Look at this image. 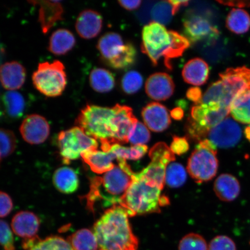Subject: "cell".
Returning a JSON list of instances; mask_svg holds the SVG:
<instances>
[{
  "mask_svg": "<svg viewBox=\"0 0 250 250\" xmlns=\"http://www.w3.org/2000/svg\"><path fill=\"white\" fill-rule=\"evenodd\" d=\"M138 122L128 106L116 104L112 108L87 104L78 115L76 124L87 136L101 143L103 151L114 145L129 142V136Z\"/></svg>",
  "mask_w": 250,
  "mask_h": 250,
  "instance_id": "obj_1",
  "label": "cell"
},
{
  "mask_svg": "<svg viewBox=\"0 0 250 250\" xmlns=\"http://www.w3.org/2000/svg\"><path fill=\"white\" fill-rule=\"evenodd\" d=\"M118 165L102 177H95L90 181L89 191L83 197L86 208L92 212L96 208L120 206L132 184L134 174L126 160L118 159Z\"/></svg>",
  "mask_w": 250,
  "mask_h": 250,
  "instance_id": "obj_2",
  "label": "cell"
},
{
  "mask_svg": "<svg viewBox=\"0 0 250 250\" xmlns=\"http://www.w3.org/2000/svg\"><path fill=\"white\" fill-rule=\"evenodd\" d=\"M129 217L119 205L105 211L93 226L99 250H138L139 239L133 232Z\"/></svg>",
  "mask_w": 250,
  "mask_h": 250,
  "instance_id": "obj_3",
  "label": "cell"
},
{
  "mask_svg": "<svg viewBox=\"0 0 250 250\" xmlns=\"http://www.w3.org/2000/svg\"><path fill=\"white\" fill-rule=\"evenodd\" d=\"M190 44L186 37L154 21L143 28L142 51L154 65L163 58L165 66L171 70V60L182 56Z\"/></svg>",
  "mask_w": 250,
  "mask_h": 250,
  "instance_id": "obj_4",
  "label": "cell"
},
{
  "mask_svg": "<svg viewBox=\"0 0 250 250\" xmlns=\"http://www.w3.org/2000/svg\"><path fill=\"white\" fill-rule=\"evenodd\" d=\"M161 189L155 184L134 174L121 206L129 217L161 211V206L169 203L167 197L161 196Z\"/></svg>",
  "mask_w": 250,
  "mask_h": 250,
  "instance_id": "obj_5",
  "label": "cell"
},
{
  "mask_svg": "<svg viewBox=\"0 0 250 250\" xmlns=\"http://www.w3.org/2000/svg\"><path fill=\"white\" fill-rule=\"evenodd\" d=\"M97 48L106 64L117 70L126 69L136 61L135 47L125 42L123 37L115 33H108L99 39Z\"/></svg>",
  "mask_w": 250,
  "mask_h": 250,
  "instance_id": "obj_6",
  "label": "cell"
},
{
  "mask_svg": "<svg viewBox=\"0 0 250 250\" xmlns=\"http://www.w3.org/2000/svg\"><path fill=\"white\" fill-rule=\"evenodd\" d=\"M230 110V108L219 104H195L191 109L188 121V133L193 139L201 142L212 128L227 118Z\"/></svg>",
  "mask_w": 250,
  "mask_h": 250,
  "instance_id": "obj_7",
  "label": "cell"
},
{
  "mask_svg": "<svg viewBox=\"0 0 250 250\" xmlns=\"http://www.w3.org/2000/svg\"><path fill=\"white\" fill-rule=\"evenodd\" d=\"M217 147L208 139L199 142L188 162L187 170L196 183L211 180L218 168Z\"/></svg>",
  "mask_w": 250,
  "mask_h": 250,
  "instance_id": "obj_8",
  "label": "cell"
},
{
  "mask_svg": "<svg viewBox=\"0 0 250 250\" xmlns=\"http://www.w3.org/2000/svg\"><path fill=\"white\" fill-rule=\"evenodd\" d=\"M34 87L42 95L49 98L61 96L67 83L63 64L59 61L41 62L32 76Z\"/></svg>",
  "mask_w": 250,
  "mask_h": 250,
  "instance_id": "obj_9",
  "label": "cell"
},
{
  "mask_svg": "<svg viewBox=\"0 0 250 250\" xmlns=\"http://www.w3.org/2000/svg\"><path fill=\"white\" fill-rule=\"evenodd\" d=\"M57 143L59 154L65 165L79 159L84 152L98 147V141L87 136L78 126L62 131L58 134Z\"/></svg>",
  "mask_w": 250,
  "mask_h": 250,
  "instance_id": "obj_10",
  "label": "cell"
},
{
  "mask_svg": "<svg viewBox=\"0 0 250 250\" xmlns=\"http://www.w3.org/2000/svg\"><path fill=\"white\" fill-rule=\"evenodd\" d=\"M151 163L137 173L149 182L155 184L161 190L165 184L166 170L168 165L176 159L173 152L165 143H158L149 152Z\"/></svg>",
  "mask_w": 250,
  "mask_h": 250,
  "instance_id": "obj_11",
  "label": "cell"
},
{
  "mask_svg": "<svg viewBox=\"0 0 250 250\" xmlns=\"http://www.w3.org/2000/svg\"><path fill=\"white\" fill-rule=\"evenodd\" d=\"M184 33L190 43L205 42L206 44L212 45L216 41L220 31L211 23L204 14L194 11H189L184 19Z\"/></svg>",
  "mask_w": 250,
  "mask_h": 250,
  "instance_id": "obj_12",
  "label": "cell"
},
{
  "mask_svg": "<svg viewBox=\"0 0 250 250\" xmlns=\"http://www.w3.org/2000/svg\"><path fill=\"white\" fill-rule=\"evenodd\" d=\"M225 92L224 105L230 109L234 99L240 94L250 92V68H230L220 74Z\"/></svg>",
  "mask_w": 250,
  "mask_h": 250,
  "instance_id": "obj_13",
  "label": "cell"
},
{
  "mask_svg": "<svg viewBox=\"0 0 250 250\" xmlns=\"http://www.w3.org/2000/svg\"><path fill=\"white\" fill-rule=\"evenodd\" d=\"M208 140L216 147H233L241 140L242 132L239 125L232 118H227L212 128L208 134Z\"/></svg>",
  "mask_w": 250,
  "mask_h": 250,
  "instance_id": "obj_14",
  "label": "cell"
},
{
  "mask_svg": "<svg viewBox=\"0 0 250 250\" xmlns=\"http://www.w3.org/2000/svg\"><path fill=\"white\" fill-rule=\"evenodd\" d=\"M21 137L30 145H40L48 139L50 126L46 119L38 114H31L24 119L20 126Z\"/></svg>",
  "mask_w": 250,
  "mask_h": 250,
  "instance_id": "obj_15",
  "label": "cell"
},
{
  "mask_svg": "<svg viewBox=\"0 0 250 250\" xmlns=\"http://www.w3.org/2000/svg\"><path fill=\"white\" fill-rule=\"evenodd\" d=\"M29 107V102L23 94L8 91L0 95V120L12 121L22 117Z\"/></svg>",
  "mask_w": 250,
  "mask_h": 250,
  "instance_id": "obj_16",
  "label": "cell"
},
{
  "mask_svg": "<svg viewBox=\"0 0 250 250\" xmlns=\"http://www.w3.org/2000/svg\"><path fill=\"white\" fill-rule=\"evenodd\" d=\"M145 88L150 98L156 101H164L173 95L175 85L169 75L157 73L149 77L146 81Z\"/></svg>",
  "mask_w": 250,
  "mask_h": 250,
  "instance_id": "obj_17",
  "label": "cell"
},
{
  "mask_svg": "<svg viewBox=\"0 0 250 250\" xmlns=\"http://www.w3.org/2000/svg\"><path fill=\"white\" fill-rule=\"evenodd\" d=\"M142 115L146 127L153 132H163L171 124L167 109L161 103H149L143 108Z\"/></svg>",
  "mask_w": 250,
  "mask_h": 250,
  "instance_id": "obj_18",
  "label": "cell"
},
{
  "mask_svg": "<svg viewBox=\"0 0 250 250\" xmlns=\"http://www.w3.org/2000/svg\"><path fill=\"white\" fill-rule=\"evenodd\" d=\"M103 18L98 12L86 9L78 15L76 29L78 35L83 39L95 38L101 32Z\"/></svg>",
  "mask_w": 250,
  "mask_h": 250,
  "instance_id": "obj_19",
  "label": "cell"
},
{
  "mask_svg": "<svg viewBox=\"0 0 250 250\" xmlns=\"http://www.w3.org/2000/svg\"><path fill=\"white\" fill-rule=\"evenodd\" d=\"M29 2L39 6V21L43 33H48L56 22L62 20L64 10L62 1H31Z\"/></svg>",
  "mask_w": 250,
  "mask_h": 250,
  "instance_id": "obj_20",
  "label": "cell"
},
{
  "mask_svg": "<svg viewBox=\"0 0 250 250\" xmlns=\"http://www.w3.org/2000/svg\"><path fill=\"white\" fill-rule=\"evenodd\" d=\"M26 69L18 62H7L0 66V83L6 90L20 89L26 81Z\"/></svg>",
  "mask_w": 250,
  "mask_h": 250,
  "instance_id": "obj_21",
  "label": "cell"
},
{
  "mask_svg": "<svg viewBox=\"0 0 250 250\" xmlns=\"http://www.w3.org/2000/svg\"><path fill=\"white\" fill-rule=\"evenodd\" d=\"M11 227L17 236L24 239H31L37 236L40 227V220L32 212L20 211L12 218Z\"/></svg>",
  "mask_w": 250,
  "mask_h": 250,
  "instance_id": "obj_22",
  "label": "cell"
},
{
  "mask_svg": "<svg viewBox=\"0 0 250 250\" xmlns=\"http://www.w3.org/2000/svg\"><path fill=\"white\" fill-rule=\"evenodd\" d=\"M81 158L93 172L104 174L113 169L116 156L111 151L104 152L97 149L88 150L81 155Z\"/></svg>",
  "mask_w": 250,
  "mask_h": 250,
  "instance_id": "obj_23",
  "label": "cell"
},
{
  "mask_svg": "<svg viewBox=\"0 0 250 250\" xmlns=\"http://www.w3.org/2000/svg\"><path fill=\"white\" fill-rule=\"evenodd\" d=\"M210 70L208 65L201 58L191 59L184 65L182 76L185 82L195 86H201L207 82Z\"/></svg>",
  "mask_w": 250,
  "mask_h": 250,
  "instance_id": "obj_24",
  "label": "cell"
},
{
  "mask_svg": "<svg viewBox=\"0 0 250 250\" xmlns=\"http://www.w3.org/2000/svg\"><path fill=\"white\" fill-rule=\"evenodd\" d=\"M214 190L221 201L231 202L239 195L240 186L235 177L229 174H223L215 180Z\"/></svg>",
  "mask_w": 250,
  "mask_h": 250,
  "instance_id": "obj_25",
  "label": "cell"
},
{
  "mask_svg": "<svg viewBox=\"0 0 250 250\" xmlns=\"http://www.w3.org/2000/svg\"><path fill=\"white\" fill-rule=\"evenodd\" d=\"M53 183L56 189L64 194H71L79 187V179L73 168L62 167L55 171Z\"/></svg>",
  "mask_w": 250,
  "mask_h": 250,
  "instance_id": "obj_26",
  "label": "cell"
},
{
  "mask_svg": "<svg viewBox=\"0 0 250 250\" xmlns=\"http://www.w3.org/2000/svg\"><path fill=\"white\" fill-rule=\"evenodd\" d=\"M76 43V39L71 31L65 29L56 30L50 37L48 50L52 54L61 56L71 51Z\"/></svg>",
  "mask_w": 250,
  "mask_h": 250,
  "instance_id": "obj_27",
  "label": "cell"
},
{
  "mask_svg": "<svg viewBox=\"0 0 250 250\" xmlns=\"http://www.w3.org/2000/svg\"><path fill=\"white\" fill-rule=\"evenodd\" d=\"M23 248L25 250H74L67 240L58 236H52L44 239L39 236L24 239Z\"/></svg>",
  "mask_w": 250,
  "mask_h": 250,
  "instance_id": "obj_28",
  "label": "cell"
},
{
  "mask_svg": "<svg viewBox=\"0 0 250 250\" xmlns=\"http://www.w3.org/2000/svg\"><path fill=\"white\" fill-rule=\"evenodd\" d=\"M89 83L94 90L99 93H107L114 89L115 78L110 71L102 68L93 69L89 76Z\"/></svg>",
  "mask_w": 250,
  "mask_h": 250,
  "instance_id": "obj_29",
  "label": "cell"
},
{
  "mask_svg": "<svg viewBox=\"0 0 250 250\" xmlns=\"http://www.w3.org/2000/svg\"><path fill=\"white\" fill-rule=\"evenodd\" d=\"M226 26L234 34H245L250 30V16L243 9L233 8L227 16Z\"/></svg>",
  "mask_w": 250,
  "mask_h": 250,
  "instance_id": "obj_30",
  "label": "cell"
},
{
  "mask_svg": "<svg viewBox=\"0 0 250 250\" xmlns=\"http://www.w3.org/2000/svg\"><path fill=\"white\" fill-rule=\"evenodd\" d=\"M67 242L74 250H98L95 234L87 229L78 230L68 237Z\"/></svg>",
  "mask_w": 250,
  "mask_h": 250,
  "instance_id": "obj_31",
  "label": "cell"
},
{
  "mask_svg": "<svg viewBox=\"0 0 250 250\" xmlns=\"http://www.w3.org/2000/svg\"><path fill=\"white\" fill-rule=\"evenodd\" d=\"M230 112L234 120L239 123L250 124V92L236 96L231 104Z\"/></svg>",
  "mask_w": 250,
  "mask_h": 250,
  "instance_id": "obj_32",
  "label": "cell"
},
{
  "mask_svg": "<svg viewBox=\"0 0 250 250\" xmlns=\"http://www.w3.org/2000/svg\"><path fill=\"white\" fill-rule=\"evenodd\" d=\"M148 146L146 145L132 146L130 147H125L120 145H114L109 151L114 153L117 159L125 160H137L142 158L147 152Z\"/></svg>",
  "mask_w": 250,
  "mask_h": 250,
  "instance_id": "obj_33",
  "label": "cell"
},
{
  "mask_svg": "<svg viewBox=\"0 0 250 250\" xmlns=\"http://www.w3.org/2000/svg\"><path fill=\"white\" fill-rule=\"evenodd\" d=\"M187 180V172L183 165L171 163L166 170L165 184L171 188H179L184 185Z\"/></svg>",
  "mask_w": 250,
  "mask_h": 250,
  "instance_id": "obj_34",
  "label": "cell"
},
{
  "mask_svg": "<svg viewBox=\"0 0 250 250\" xmlns=\"http://www.w3.org/2000/svg\"><path fill=\"white\" fill-rule=\"evenodd\" d=\"M224 87L223 83L220 80L212 83L208 87L203 96L201 103L203 104H219L226 107L224 105Z\"/></svg>",
  "mask_w": 250,
  "mask_h": 250,
  "instance_id": "obj_35",
  "label": "cell"
},
{
  "mask_svg": "<svg viewBox=\"0 0 250 250\" xmlns=\"http://www.w3.org/2000/svg\"><path fill=\"white\" fill-rule=\"evenodd\" d=\"M173 15V7L169 1L156 2L152 9V20L154 22L164 25V26L170 22Z\"/></svg>",
  "mask_w": 250,
  "mask_h": 250,
  "instance_id": "obj_36",
  "label": "cell"
},
{
  "mask_svg": "<svg viewBox=\"0 0 250 250\" xmlns=\"http://www.w3.org/2000/svg\"><path fill=\"white\" fill-rule=\"evenodd\" d=\"M143 85V78L139 72L129 71L122 78L121 87L125 93L132 95L139 92Z\"/></svg>",
  "mask_w": 250,
  "mask_h": 250,
  "instance_id": "obj_37",
  "label": "cell"
},
{
  "mask_svg": "<svg viewBox=\"0 0 250 250\" xmlns=\"http://www.w3.org/2000/svg\"><path fill=\"white\" fill-rule=\"evenodd\" d=\"M17 147V138L11 130L0 129V162L13 153Z\"/></svg>",
  "mask_w": 250,
  "mask_h": 250,
  "instance_id": "obj_38",
  "label": "cell"
},
{
  "mask_svg": "<svg viewBox=\"0 0 250 250\" xmlns=\"http://www.w3.org/2000/svg\"><path fill=\"white\" fill-rule=\"evenodd\" d=\"M179 250H208L207 243L200 234L189 233L180 240Z\"/></svg>",
  "mask_w": 250,
  "mask_h": 250,
  "instance_id": "obj_39",
  "label": "cell"
},
{
  "mask_svg": "<svg viewBox=\"0 0 250 250\" xmlns=\"http://www.w3.org/2000/svg\"><path fill=\"white\" fill-rule=\"evenodd\" d=\"M150 137L147 127L138 121L131 131L128 140L132 146L145 145L149 142Z\"/></svg>",
  "mask_w": 250,
  "mask_h": 250,
  "instance_id": "obj_40",
  "label": "cell"
},
{
  "mask_svg": "<svg viewBox=\"0 0 250 250\" xmlns=\"http://www.w3.org/2000/svg\"><path fill=\"white\" fill-rule=\"evenodd\" d=\"M14 241L10 227L7 222L0 220V245L5 250H15Z\"/></svg>",
  "mask_w": 250,
  "mask_h": 250,
  "instance_id": "obj_41",
  "label": "cell"
},
{
  "mask_svg": "<svg viewBox=\"0 0 250 250\" xmlns=\"http://www.w3.org/2000/svg\"><path fill=\"white\" fill-rule=\"evenodd\" d=\"M208 250H237L236 244L227 236H217L211 240Z\"/></svg>",
  "mask_w": 250,
  "mask_h": 250,
  "instance_id": "obj_42",
  "label": "cell"
},
{
  "mask_svg": "<svg viewBox=\"0 0 250 250\" xmlns=\"http://www.w3.org/2000/svg\"><path fill=\"white\" fill-rule=\"evenodd\" d=\"M155 3L156 2L152 1L143 2L142 7L136 13L137 18L139 19L141 23H148L150 21L151 18L152 9Z\"/></svg>",
  "mask_w": 250,
  "mask_h": 250,
  "instance_id": "obj_43",
  "label": "cell"
},
{
  "mask_svg": "<svg viewBox=\"0 0 250 250\" xmlns=\"http://www.w3.org/2000/svg\"><path fill=\"white\" fill-rule=\"evenodd\" d=\"M13 209V202L7 193L0 191V218L7 217Z\"/></svg>",
  "mask_w": 250,
  "mask_h": 250,
  "instance_id": "obj_44",
  "label": "cell"
},
{
  "mask_svg": "<svg viewBox=\"0 0 250 250\" xmlns=\"http://www.w3.org/2000/svg\"><path fill=\"white\" fill-rule=\"evenodd\" d=\"M170 148L174 154H183L189 149L188 142L185 137L174 136Z\"/></svg>",
  "mask_w": 250,
  "mask_h": 250,
  "instance_id": "obj_45",
  "label": "cell"
},
{
  "mask_svg": "<svg viewBox=\"0 0 250 250\" xmlns=\"http://www.w3.org/2000/svg\"><path fill=\"white\" fill-rule=\"evenodd\" d=\"M186 96L189 101L194 102L195 104H201L202 102V92L198 87H190L188 90Z\"/></svg>",
  "mask_w": 250,
  "mask_h": 250,
  "instance_id": "obj_46",
  "label": "cell"
},
{
  "mask_svg": "<svg viewBox=\"0 0 250 250\" xmlns=\"http://www.w3.org/2000/svg\"><path fill=\"white\" fill-rule=\"evenodd\" d=\"M118 2L125 9L132 11L140 7L142 1L138 0V1H119Z\"/></svg>",
  "mask_w": 250,
  "mask_h": 250,
  "instance_id": "obj_47",
  "label": "cell"
},
{
  "mask_svg": "<svg viewBox=\"0 0 250 250\" xmlns=\"http://www.w3.org/2000/svg\"><path fill=\"white\" fill-rule=\"evenodd\" d=\"M221 4L237 7H250V1H218Z\"/></svg>",
  "mask_w": 250,
  "mask_h": 250,
  "instance_id": "obj_48",
  "label": "cell"
},
{
  "mask_svg": "<svg viewBox=\"0 0 250 250\" xmlns=\"http://www.w3.org/2000/svg\"><path fill=\"white\" fill-rule=\"evenodd\" d=\"M169 2L173 7L174 15L177 13L181 8L186 7L189 3L188 1H169Z\"/></svg>",
  "mask_w": 250,
  "mask_h": 250,
  "instance_id": "obj_49",
  "label": "cell"
},
{
  "mask_svg": "<svg viewBox=\"0 0 250 250\" xmlns=\"http://www.w3.org/2000/svg\"><path fill=\"white\" fill-rule=\"evenodd\" d=\"M170 114L171 117L176 120H180L184 117L183 109L179 107L172 109Z\"/></svg>",
  "mask_w": 250,
  "mask_h": 250,
  "instance_id": "obj_50",
  "label": "cell"
},
{
  "mask_svg": "<svg viewBox=\"0 0 250 250\" xmlns=\"http://www.w3.org/2000/svg\"><path fill=\"white\" fill-rule=\"evenodd\" d=\"M245 132L246 138L250 142V125L246 128Z\"/></svg>",
  "mask_w": 250,
  "mask_h": 250,
  "instance_id": "obj_51",
  "label": "cell"
},
{
  "mask_svg": "<svg viewBox=\"0 0 250 250\" xmlns=\"http://www.w3.org/2000/svg\"></svg>",
  "mask_w": 250,
  "mask_h": 250,
  "instance_id": "obj_52",
  "label": "cell"
}]
</instances>
